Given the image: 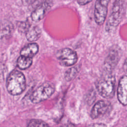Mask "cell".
Here are the masks:
<instances>
[{
	"label": "cell",
	"instance_id": "8fae6325",
	"mask_svg": "<svg viewBox=\"0 0 127 127\" xmlns=\"http://www.w3.org/2000/svg\"><path fill=\"white\" fill-rule=\"evenodd\" d=\"M39 51V46L36 43H29L25 46L20 51V56L32 58Z\"/></svg>",
	"mask_w": 127,
	"mask_h": 127
},
{
	"label": "cell",
	"instance_id": "5bb4252c",
	"mask_svg": "<svg viewBox=\"0 0 127 127\" xmlns=\"http://www.w3.org/2000/svg\"><path fill=\"white\" fill-rule=\"evenodd\" d=\"M80 68V66L77 65L68 69L64 74L65 79L67 81H70L72 80L78 73Z\"/></svg>",
	"mask_w": 127,
	"mask_h": 127
},
{
	"label": "cell",
	"instance_id": "7a4b0ae2",
	"mask_svg": "<svg viewBox=\"0 0 127 127\" xmlns=\"http://www.w3.org/2000/svg\"><path fill=\"white\" fill-rule=\"evenodd\" d=\"M99 94L106 99L112 98L115 92L116 79L112 73H106L100 77L96 83Z\"/></svg>",
	"mask_w": 127,
	"mask_h": 127
},
{
	"label": "cell",
	"instance_id": "4fadbf2b",
	"mask_svg": "<svg viewBox=\"0 0 127 127\" xmlns=\"http://www.w3.org/2000/svg\"><path fill=\"white\" fill-rule=\"evenodd\" d=\"M32 64V58L20 56L17 60V66L20 69H26L29 68Z\"/></svg>",
	"mask_w": 127,
	"mask_h": 127
},
{
	"label": "cell",
	"instance_id": "ac0fdd59",
	"mask_svg": "<svg viewBox=\"0 0 127 127\" xmlns=\"http://www.w3.org/2000/svg\"><path fill=\"white\" fill-rule=\"evenodd\" d=\"M123 69L125 72L127 73V58L126 59L124 62V64H123Z\"/></svg>",
	"mask_w": 127,
	"mask_h": 127
},
{
	"label": "cell",
	"instance_id": "9a60e30c",
	"mask_svg": "<svg viewBox=\"0 0 127 127\" xmlns=\"http://www.w3.org/2000/svg\"><path fill=\"white\" fill-rule=\"evenodd\" d=\"M27 127H50L45 122L39 119H32L28 123Z\"/></svg>",
	"mask_w": 127,
	"mask_h": 127
},
{
	"label": "cell",
	"instance_id": "30bf717a",
	"mask_svg": "<svg viewBox=\"0 0 127 127\" xmlns=\"http://www.w3.org/2000/svg\"><path fill=\"white\" fill-rule=\"evenodd\" d=\"M117 97L124 106L127 105V75L122 76L119 82L117 88Z\"/></svg>",
	"mask_w": 127,
	"mask_h": 127
},
{
	"label": "cell",
	"instance_id": "e0dca14e",
	"mask_svg": "<svg viewBox=\"0 0 127 127\" xmlns=\"http://www.w3.org/2000/svg\"><path fill=\"white\" fill-rule=\"evenodd\" d=\"M92 0H77V2L78 4L80 5H83L89 3Z\"/></svg>",
	"mask_w": 127,
	"mask_h": 127
},
{
	"label": "cell",
	"instance_id": "277c9868",
	"mask_svg": "<svg viewBox=\"0 0 127 127\" xmlns=\"http://www.w3.org/2000/svg\"><path fill=\"white\" fill-rule=\"evenodd\" d=\"M55 91L54 85L50 82H46L33 91L30 96V100L34 104L40 103L49 98Z\"/></svg>",
	"mask_w": 127,
	"mask_h": 127
},
{
	"label": "cell",
	"instance_id": "8992f818",
	"mask_svg": "<svg viewBox=\"0 0 127 127\" xmlns=\"http://www.w3.org/2000/svg\"><path fill=\"white\" fill-rule=\"evenodd\" d=\"M121 56V51L118 48H113L110 50L103 64L104 73H112L119 62Z\"/></svg>",
	"mask_w": 127,
	"mask_h": 127
},
{
	"label": "cell",
	"instance_id": "3957f363",
	"mask_svg": "<svg viewBox=\"0 0 127 127\" xmlns=\"http://www.w3.org/2000/svg\"><path fill=\"white\" fill-rule=\"evenodd\" d=\"M125 12L123 0H115L111 12L105 26L107 32L114 31L122 21Z\"/></svg>",
	"mask_w": 127,
	"mask_h": 127
},
{
	"label": "cell",
	"instance_id": "d6986e66",
	"mask_svg": "<svg viewBox=\"0 0 127 127\" xmlns=\"http://www.w3.org/2000/svg\"></svg>",
	"mask_w": 127,
	"mask_h": 127
},
{
	"label": "cell",
	"instance_id": "ba28073f",
	"mask_svg": "<svg viewBox=\"0 0 127 127\" xmlns=\"http://www.w3.org/2000/svg\"><path fill=\"white\" fill-rule=\"evenodd\" d=\"M52 5L53 1L52 0H46L43 2L31 13V17L32 20L35 22L41 21L50 9Z\"/></svg>",
	"mask_w": 127,
	"mask_h": 127
},
{
	"label": "cell",
	"instance_id": "5b68a950",
	"mask_svg": "<svg viewBox=\"0 0 127 127\" xmlns=\"http://www.w3.org/2000/svg\"><path fill=\"white\" fill-rule=\"evenodd\" d=\"M56 56L60 64L64 66L73 65L77 61L76 53L68 48L59 50L57 52Z\"/></svg>",
	"mask_w": 127,
	"mask_h": 127
},
{
	"label": "cell",
	"instance_id": "52a82bcc",
	"mask_svg": "<svg viewBox=\"0 0 127 127\" xmlns=\"http://www.w3.org/2000/svg\"><path fill=\"white\" fill-rule=\"evenodd\" d=\"M110 0H96L94 8V19L99 25L105 22L108 12V6Z\"/></svg>",
	"mask_w": 127,
	"mask_h": 127
},
{
	"label": "cell",
	"instance_id": "2e32d148",
	"mask_svg": "<svg viewBox=\"0 0 127 127\" xmlns=\"http://www.w3.org/2000/svg\"><path fill=\"white\" fill-rule=\"evenodd\" d=\"M88 127H107V126L103 123H94L90 125Z\"/></svg>",
	"mask_w": 127,
	"mask_h": 127
},
{
	"label": "cell",
	"instance_id": "9c48e42d",
	"mask_svg": "<svg viewBox=\"0 0 127 127\" xmlns=\"http://www.w3.org/2000/svg\"><path fill=\"white\" fill-rule=\"evenodd\" d=\"M111 110V104L108 101L100 100L95 103L93 107L90 117L92 119H95L100 116L105 115Z\"/></svg>",
	"mask_w": 127,
	"mask_h": 127
},
{
	"label": "cell",
	"instance_id": "6da1fadb",
	"mask_svg": "<svg viewBox=\"0 0 127 127\" xmlns=\"http://www.w3.org/2000/svg\"><path fill=\"white\" fill-rule=\"evenodd\" d=\"M6 86L10 94L14 96L21 94L26 88L24 75L18 70H12L7 78Z\"/></svg>",
	"mask_w": 127,
	"mask_h": 127
},
{
	"label": "cell",
	"instance_id": "7c38bea8",
	"mask_svg": "<svg viewBox=\"0 0 127 127\" xmlns=\"http://www.w3.org/2000/svg\"><path fill=\"white\" fill-rule=\"evenodd\" d=\"M41 30L38 26H30L26 32V37L29 42L37 40L41 36Z\"/></svg>",
	"mask_w": 127,
	"mask_h": 127
}]
</instances>
